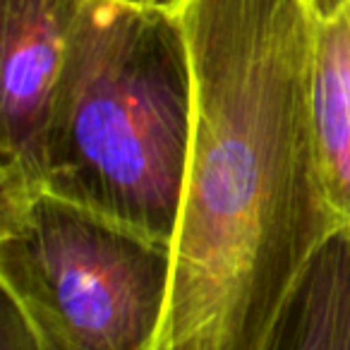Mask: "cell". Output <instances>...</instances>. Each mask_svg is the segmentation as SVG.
<instances>
[{"label": "cell", "instance_id": "cell-1", "mask_svg": "<svg viewBox=\"0 0 350 350\" xmlns=\"http://www.w3.org/2000/svg\"><path fill=\"white\" fill-rule=\"evenodd\" d=\"M195 125L154 350H267L340 221L312 127V0H187Z\"/></svg>", "mask_w": 350, "mask_h": 350}, {"label": "cell", "instance_id": "cell-2", "mask_svg": "<svg viewBox=\"0 0 350 350\" xmlns=\"http://www.w3.org/2000/svg\"><path fill=\"white\" fill-rule=\"evenodd\" d=\"M192 125L180 15L87 0L44 132L39 185L173 243Z\"/></svg>", "mask_w": 350, "mask_h": 350}, {"label": "cell", "instance_id": "cell-3", "mask_svg": "<svg viewBox=\"0 0 350 350\" xmlns=\"http://www.w3.org/2000/svg\"><path fill=\"white\" fill-rule=\"evenodd\" d=\"M173 243L44 187L0 192V283L46 350H154Z\"/></svg>", "mask_w": 350, "mask_h": 350}, {"label": "cell", "instance_id": "cell-4", "mask_svg": "<svg viewBox=\"0 0 350 350\" xmlns=\"http://www.w3.org/2000/svg\"><path fill=\"white\" fill-rule=\"evenodd\" d=\"M87 0H3L0 192L39 185L41 144Z\"/></svg>", "mask_w": 350, "mask_h": 350}, {"label": "cell", "instance_id": "cell-5", "mask_svg": "<svg viewBox=\"0 0 350 350\" xmlns=\"http://www.w3.org/2000/svg\"><path fill=\"white\" fill-rule=\"evenodd\" d=\"M317 15L312 127L326 197L350 228V0H312Z\"/></svg>", "mask_w": 350, "mask_h": 350}, {"label": "cell", "instance_id": "cell-6", "mask_svg": "<svg viewBox=\"0 0 350 350\" xmlns=\"http://www.w3.org/2000/svg\"><path fill=\"white\" fill-rule=\"evenodd\" d=\"M267 350H350V228L317 250L283 305Z\"/></svg>", "mask_w": 350, "mask_h": 350}, {"label": "cell", "instance_id": "cell-7", "mask_svg": "<svg viewBox=\"0 0 350 350\" xmlns=\"http://www.w3.org/2000/svg\"><path fill=\"white\" fill-rule=\"evenodd\" d=\"M0 350H46L20 307L5 293L0 305Z\"/></svg>", "mask_w": 350, "mask_h": 350}, {"label": "cell", "instance_id": "cell-8", "mask_svg": "<svg viewBox=\"0 0 350 350\" xmlns=\"http://www.w3.org/2000/svg\"><path fill=\"white\" fill-rule=\"evenodd\" d=\"M120 5L130 8H144V10H165V12H180V8L187 0H113Z\"/></svg>", "mask_w": 350, "mask_h": 350}]
</instances>
